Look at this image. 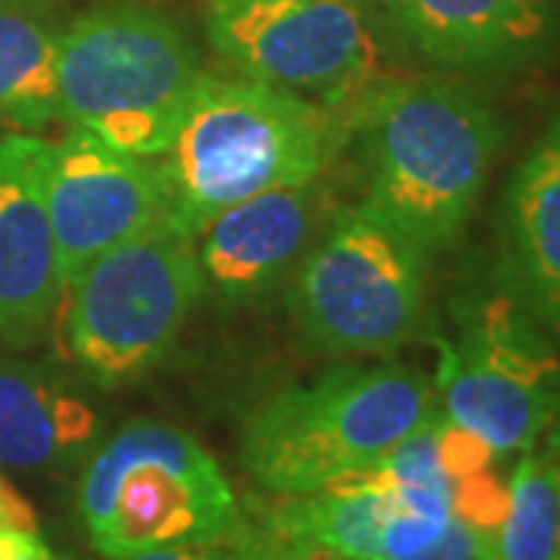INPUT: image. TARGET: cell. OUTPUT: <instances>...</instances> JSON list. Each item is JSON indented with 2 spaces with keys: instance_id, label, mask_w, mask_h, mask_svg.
<instances>
[{
  "instance_id": "obj_1",
  "label": "cell",
  "mask_w": 560,
  "mask_h": 560,
  "mask_svg": "<svg viewBox=\"0 0 560 560\" xmlns=\"http://www.w3.org/2000/svg\"><path fill=\"white\" fill-rule=\"evenodd\" d=\"M504 140L495 106L460 75L377 79L346 109L361 202L420 249L458 241Z\"/></svg>"
},
{
  "instance_id": "obj_2",
  "label": "cell",
  "mask_w": 560,
  "mask_h": 560,
  "mask_svg": "<svg viewBox=\"0 0 560 560\" xmlns=\"http://www.w3.org/2000/svg\"><path fill=\"white\" fill-rule=\"evenodd\" d=\"M346 150V109L246 75L206 72L172 147L156 156L165 219L197 237L256 194L330 175Z\"/></svg>"
},
{
  "instance_id": "obj_3",
  "label": "cell",
  "mask_w": 560,
  "mask_h": 560,
  "mask_svg": "<svg viewBox=\"0 0 560 560\" xmlns=\"http://www.w3.org/2000/svg\"><path fill=\"white\" fill-rule=\"evenodd\" d=\"M436 415V389L415 368L337 364L253 405L241 427V464L265 492H315L377 467Z\"/></svg>"
},
{
  "instance_id": "obj_4",
  "label": "cell",
  "mask_w": 560,
  "mask_h": 560,
  "mask_svg": "<svg viewBox=\"0 0 560 560\" xmlns=\"http://www.w3.org/2000/svg\"><path fill=\"white\" fill-rule=\"evenodd\" d=\"M202 79L190 38L138 3L97 7L57 40L60 121L131 156L172 147Z\"/></svg>"
},
{
  "instance_id": "obj_5",
  "label": "cell",
  "mask_w": 560,
  "mask_h": 560,
  "mask_svg": "<svg viewBox=\"0 0 560 560\" xmlns=\"http://www.w3.org/2000/svg\"><path fill=\"white\" fill-rule=\"evenodd\" d=\"M79 511L103 558L212 539L241 514L231 480L206 445L147 418L125 423L88 458Z\"/></svg>"
},
{
  "instance_id": "obj_6",
  "label": "cell",
  "mask_w": 560,
  "mask_h": 560,
  "mask_svg": "<svg viewBox=\"0 0 560 560\" xmlns=\"http://www.w3.org/2000/svg\"><path fill=\"white\" fill-rule=\"evenodd\" d=\"M66 340L81 374L121 389L160 364L202 302L197 237L160 219L66 283Z\"/></svg>"
},
{
  "instance_id": "obj_7",
  "label": "cell",
  "mask_w": 560,
  "mask_h": 560,
  "mask_svg": "<svg viewBox=\"0 0 560 560\" xmlns=\"http://www.w3.org/2000/svg\"><path fill=\"white\" fill-rule=\"evenodd\" d=\"M427 253L381 212L334 209L287 280L290 312L324 352L393 355L423 318Z\"/></svg>"
},
{
  "instance_id": "obj_8",
  "label": "cell",
  "mask_w": 560,
  "mask_h": 560,
  "mask_svg": "<svg viewBox=\"0 0 560 560\" xmlns=\"http://www.w3.org/2000/svg\"><path fill=\"white\" fill-rule=\"evenodd\" d=\"M445 420L495 458L521 455L560 418V352L555 337L511 293L474 302L445 349L440 371Z\"/></svg>"
},
{
  "instance_id": "obj_9",
  "label": "cell",
  "mask_w": 560,
  "mask_h": 560,
  "mask_svg": "<svg viewBox=\"0 0 560 560\" xmlns=\"http://www.w3.org/2000/svg\"><path fill=\"white\" fill-rule=\"evenodd\" d=\"M209 44L237 75L349 109L381 79V50L355 0H212Z\"/></svg>"
},
{
  "instance_id": "obj_10",
  "label": "cell",
  "mask_w": 560,
  "mask_h": 560,
  "mask_svg": "<svg viewBox=\"0 0 560 560\" xmlns=\"http://www.w3.org/2000/svg\"><path fill=\"white\" fill-rule=\"evenodd\" d=\"M371 13L430 72L517 75L560 60V0H371Z\"/></svg>"
},
{
  "instance_id": "obj_11",
  "label": "cell",
  "mask_w": 560,
  "mask_h": 560,
  "mask_svg": "<svg viewBox=\"0 0 560 560\" xmlns=\"http://www.w3.org/2000/svg\"><path fill=\"white\" fill-rule=\"evenodd\" d=\"M44 202L60 253L62 283L165 219L156 160L113 150L72 128L57 143L47 140Z\"/></svg>"
},
{
  "instance_id": "obj_12",
  "label": "cell",
  "mask_w": 560,
  "mask_h": 560,
  "mask_svg": "<svg viewBox=\"0 0 560 560\" xmlns=\"http://www.w3.org/2000/svg\"><path fill=\"white\" fill-rule=\"evenodd\" d=\"M327 175L224 209L197 234L202 293L243 305L275 293L334 215Z\"/></svg>"
},
{
  "instance_id": "obj_13",
  "label": "cell",
  "mask_w": 560,
  "mask_h": 560,
  "mask_svg": "<svg viewBox=\"0 0 560 560\" xmlns=\"http://www.w3.org/2000/svg\"><path fill=\"white\" fill-rule=\"evenodd\" d=\"M47 140L0 135V334L28 340L66 290L60 253L44 202Z\"/></svg>"
},
{
  "instance_id": "obj_14",
  "label": "cell",
  "mask_w": 560,
  "mask_h": 560,
  "mask_svg": "<svg viewBox=\"0 0 560 560\" xmlns=\"http://www.w3.org/2000/svg\"><path fill=\"white\" fill-rule=\"evenodd\" d=\"M499 234L501 290L560 340V113L514 165Z\"/></svg>"
},
{
  "instance_id": "obj_15",
  "label": "cell",
  "mask_w": 560,
  "mask_h": 560,
  "mask_svg": "<svg viewBox=\"0 0 560 560\" xmlns=\"http://www.w3.org/2000/svg\"><path fill=\"white\" fill-rule=\"evenodd\" d=\"M101 436V415L44 364L0 361V460L28 474L79 464Z\"/></svg>"
},
{
  "instance_id": "obj_16",
  "label": "cell",
  "mask_w": 560,
  "mask_h": 560,
  "mask_svg": "<svg viewBox=\"0 0 560 560\" xmlns=\"http://www.w3.org/2000/svg\"><path fill=\"white\" fill-rule=\"evenodd\" d=\"M57 40L47 22L0 7V125L35 135L60 121L57 88Z\"/></svg>"
},
{
  "instance_id": "obj_17",
  "label": "cell",
  "mask_w": 560,
  "mask_h": 560,
  "mask_svg": "<svg viewBox=\"0 0 560 560\" xmlns=\"http://www.w3.org/2000/svg\"><path fill=\"white\" fill-rule=\"evenodd\" d=\"M495 555L499 560H560V418L521 452L508 480Z\"/></svg>"
},
{
  "instance_id": "obj_18",
  "label": "cell",
  "mask_w": 560,
  "mask_h": 560,
  "mask_svg": "<svg viewBox=\"0 0 560 560\" xmlns=\"http://www.w3.org/2000/svg\"><path fill=\"white\" fill-rule=\"evenodd\" d=\"M418 560H499L495 533L452 514Z\"/></svg>"
},
{
  "instance_id": "obj_19",
  "label": "cell",
  "mask_w": 560,
  "mask_h": 560,
  "mask_svg": "<svg viewBox=\"0 0 560 560\" xmlns=\"http://www.w3.org/2000/svg\"><path fill=\"white\" fill-rule=\"evenodd\" d=\"M106 560H243V555L234 539V526H231L228 533L212 536V539L180 541V545H165V548H150V551Z\"/></svg>"
},
{
  "instance_id": "obj_20",
  "label": "cell",
  "mask_w": 560,
  "mask_h": 560,
  "mask_svg": "<svg viewBox=\"0 0 560 560\" xmlns=\"http://www.w3.org/2000/svg\"><path fill=\"white\" fill-rule=\"evenodd\" d=\"M0 560H57L38 529H10L0 526Z\"/></svg>"
},
{
  "instance_id": "obj_21",
  "label": "cell",
  "mask_w": 560,
  "mask_h": 560,
  "mask_svg": "<svg viewBox=\"0 0 560 560\" xmlns=\"http://www.w3.org/2000/svg\"><path fill=\"white\" fill-rule=\"evenodd\" d=\"M0 526H10V529H38L35 508L7 480H0Z\"/></svg>"
}]
</instances>
